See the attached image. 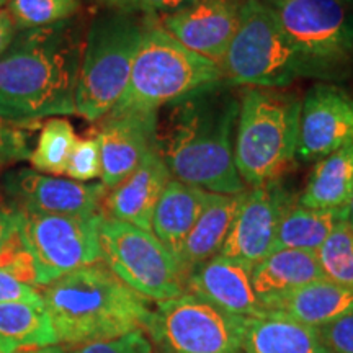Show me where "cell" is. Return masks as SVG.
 <instances>
[{
	"label": "cell",
	"mask_w": 353,
	"mask_h": 353,
	"mask_svg": "<svg viewBox=\"0 0 353 353\" xmlns=\"http://www.w3.org/2000/svg\"><path fill=\"white\" fill-rule=\"evenodd\" d=\"M77 136L74 126L64 118H51L39 132L37 148L30 154L33 170L46 175H64Z\"/></svg>",
	"instance_id": "27"
},
{
	"label": "cell",
	"mask_w": 353,
	"mask_h": 353,
	"mask_svg": "<svg viewBox=\"0 0 353 353\" xmlns=\"http://www.w3.org/2000/svg\"><path fill=\"white\" fill-rule=\"evenodd\" d=\"M0 353H17V350H15V348L2 345V343H0Z\"/></svg>",
	"instance_id": "40"
},
{
	"label": "cell",
	"mask_w": 353,
	"mask_h": 353,
	"mask_svg": "<svg viewBox=\"0 0 353 353\" xmlns=\"http://www.w3.org/2000/svg\"><path fill=\"white\" fill-rule=\"evenodd\" d=\"M170 179L165 162L154 148L121 183L108 190L103 216L151 231L154 210Z\"/></svg>",
	"instance_id": "18"
},
{
	"label": "cell",
	"mask_w": 353,
	"mask_h": 353,
	"mask_svg": "<svg viewBox=\"0 0 353 353\" xmlns=\"http://www.w3.org/2000/svg\"><path fill=\"white\" fill-rule=\"evenodd\" d=\"M99 237L101 262L143 298L161 303L185 293L179 262L152 231L103 216Z\"/></svg>",
	"instance_id": "9"
},
{
	"label": "cell",
	"mask_w": 353,
	"mask_h": 353,
	"mask_svg": "<svg viewBox=\"0 0 353 353\" xmlns=\"http://www.w3.org/2000/svg\"><path fill=\"white\" fill-rule=\"evenodd\" d=\"M317 259L327 280L353 285V223L341 221L317 250Z\"/></svg>",
	"instance_id": "30"
},
{
	"label": "cell",
	"mask_w": 353,
	"mask_h": 353,
	"mask_svg": "<svg viewBox=\"0 0 353 353\" xmlns=\"http://www.w3.org/2000/svg\"><path fill=\"white\" fill-rule=\"evenodd\" d=\"M301 56L306 77L339 81L353 68V0H265Z\"/></svg>",
	"instance_id": "8"
},
{
	"label": "cell",
	"mask_w": 353,
	"mask_h": 353,
	"mask_svg": "<svg viewBox=\"0 0 353 353\" xmlns=\"http://www.w3.org/2000/svg\"><path fill=\"white\" fill-rule=\"evenodd\" d=\"M0 303H28L44 306L41 293L34 286L17 280L7 272H0Z\"/></svg>",
	"instance_id": "36"
},
{
	"label": "cell",
	"mask_w": 353,
	"mask_h": 353,
	"mask_svg": "<svg viewBox=\"0 0 353 353\" xmlns=\"http://www.w3.org/2000/svg\"><path fill=\"white\" fill-rule=\"evenodd\" d=\"M210 192L170 179L152 214L151 231L179 259L190 231L200 218Z\"/></svg>",
	"instance_id": "21"
},
{
	"label": "cell",
	"mask_w": 353,
	"mask_h": 353,
	"mask_svg": "<svg viewBox=\"0 0 353 353\" xmlns=\"http://www.w3.org/2000/svg\"><path fill=\"white\" fill-rule=\"evenodd\" d=\"M99 2L118 13H128V15L144 13L148 17L164 13L165 17L187 7L192 0H99Z\"/></svg>",
	"instance_id": "32"
},
{
	"label": "cell",
	"mask_w": 353,
	"mask_h": 353,
	"mask_svg": "<svg viewBox=\"0 0 353 353\" xmlns=\"http://www.w3.org/2000/svg\"><path fill=\"white\" fill-rule=\"evenodd\" d=\"M347 219L350 221V223H353V195L350 198V203H348L347 206Z\"/></svg>",
	"instance_id": "39"
},
{
	"label": "cell",
	"mask_w": 353,
	"mask_h": 353,
	"mask_svg": "<svg viewBox=\"0 0 353 353\" xmlns=\"http://www.w3.org/2000/svg\"><path fill=\"white\" fill-rule=\"evenodd\" d=\"M353 195V144L319 159L298 205L314 210H347Z\"/></svg>",
	"instance_id": "23"
},
{
	"label": "cell",
	"mask_w": 353,
	"mask_h": 353,
	"mask_svg": "<svg viewBox=\"0 0 353 353\" xmlns=\"http://www.w3.org/2000/svg\"><path fill=\"white\" fill-rule=\"evenodd\" d=\"M83 41L70 20L17 32L0 56V120L25 126L76 114Z\"/></svg>",
	"instance_id": "2"
},
{
	"label": "cell",
	"mask_w": 353,
	"mask_h": 353,
	"mask_svg": "<svg viewBox=\"0 0 353 353\" xmlns=\"http://www.w3.org/2000/svg\"><path fill=\"white\" fill-rule=\"evenodd\" d=\"M353 311V285H342L327 278L314 281L272 304L268 312L283 316L311 327L332 322Z\"/></svg>",
	"instance_id": "22"
},
{
	"label": "cell",
	"mask_w": 353,
	"mask_h": 353,
	"mask_svg": "<svg viewBox=\"0 0 353 353\" xmlns=\"http://www.w3.org/2000/svg\"><path fill=\"white\" fill-rule=\"evenodd\" d=\"M247 322L185 291L157 303L145 332L154 353H245Z\"/></svg>",
	"instance_id": "10"
},
{
	"label": "cell",
	"mask_w": 353,
	"mask_h": 353,
	"mask_svg": "<svg viewBox=\"0 0 353 353\" xmlns=\"http://www.w3.org/2000/svg\"><path fill=\"white\" fill-rule=\"evenodd\" d=\"M221 82L224 81L219 64L182 46L162 28L156 17H145L130 82L112 112L157 113Z\"/></svg>",
	"instance_id": "4"
},
{
	"label": "cell",
	"mask_w": 353,
	"mask_h": 353,
	"mask_svg": "<svg viewBox=\"0 0 353 353\" xmlns=\"http://www.w3.org/2000/svg\"><path fill=\"white\" fill-rule=\"evenodd\" d=\"M159 113H108L101 118V183L112 190L121 183L156 148Z\"/></svg>",
	"instance_id": "16"
},
{
	"label": "cell",
	"mask_w": 353,
	"mask_h": 353,
	"mask_svg": "<svg viewBox=\"0 0 353 353\" xmlns=\"http://www.w3.org/2000/svg\"><path fill=\"white\" fill-rule=\"evenodd\" d=\"M352 144L353 97L329 82L312 85L301 101L296 156L319 161Z\"/></svg>",
	"instance_id": "14"
},
{
	"label": "cell",
	"mask_w": 353,
	"mask_h": 353,
	"mask_svg": "<svg viewBox=\"0 0 353 353\" xmlns=\"http://www.w3.org/2000/svg\"><path fill=\"white\" fill-rule=\"evenodd\" d=\"M291 205V195L276 180L245 190L239 213L218 255L250 267L257 265L275 249L278 226Z\"/></svg>",
	"instance_id": "13"
},
{
	"label": "cell",
	"mask_w": 353,
	"mask_h": 353,
	"mask_svg": "<svg viewBox=\"0 0 353 353\" xmlns=\"http://www.w3.org/2000/svg\"><path fill=\"white\" fill-rule=\"evenodd\" d=\"M0 343L15 350L57 345L46 307L28 303H0Z\"/></svg>",
	"instance_id": "26"
},
{
	"label": "cell",
	"mask_w": 353,
	"mask_h": 353,
	"mask_svg": "<svg viewBox=\"0 0 353 353\" xmlns=\"http://www.w3.org/2000/svg\"><path fill=\"white\" fill-rule=\"evenodd\" d=\"M347 219V210H314L296 203L290 206L278 226L275 249L317 252L334 228Z\"/></svg>",
	"instance_id": "25"
},
{
	"label": "cell",
	"mask_w": 353,
	"mask_h": 353,
	"mask_svg": "<svg viewBox=\"0 0 353 353\" xmlns=\"http://www.w3.org/2000/svg\"><path fill=\"white\" fill-rule=\"evenodd\" d=\"M81 8V0H8L10 13L17 32L43 28L70 20Z\"/></svg>",
	"instance_id": "29"
},
{
	"label": "cell",
	"mask_w": 353,
	"mask_h": 353,
	"mask_svg": "<svg viewBox=\"0 0 353 353\" xmlns=\"http://www.w3.org/2000/svg\"><path fill=\"white\" fill-rule=\"evenodd\" d=\"M239 8L241 0H192L159 23L182 46L221 64L239 25Z\"/></svg>",
	"instance_id": "15"
},
{
	"label": "cell",
	"mask_w": 353,
	"mask_h": 353,
	"mask_svg": "<svg viewBox=\"0 0 353 353\" xmlns=\"http://www.w3.org/2000/svg\"><path fill=\"white\" fill-rule=\"evenodd\" d=\"M219 68L228 85L278 88L306 77L301 56L265 0H241L239 25Z\"/></svg>",
	"instance_id": "7"
},
{
	"label": "cell",
	"mask_w": 353,
	"mask_h": 353,
	"mask_svg": "<svg viewBox=\"0 0 353 353\" xmlns=\"http://www.w3.org/2000/svg\"><path fill=\"white\" fill-rule=\"evenodd\" d=\"M244 195L245 192L236 193V195L210 192L205 208L200 218L196 219L195 226L190 231L182 252L176 259L185 280L196 267L221 252L234 219L244 201Z\"/></svg>",
	"instance_id": "20"
},
{
	"label": "cell",
	"mask_w": 353,
	"mask_h": 353,
	"mask_svg": "<svg viewBox=\"0 0 353 353\" xmlns=\"http://www.w3.org/2000/svg\"><path fill=\"white\" fill-rule=\"evenodd\" d=\"M57 343L82 347L148 329L149 299L123 283L103 262L57 278L41 291Z\"/></svg>",
	"instance_id": "3"
},
{
	"label": "cell",
	"mask_w": 353,
	"mask_h": 353,
	"mask_svg": "<svg viewBox=\"0 0 353 353\" xmlns=\"http://www.w3.org/2000/svg\"><path fill=\"white\" fill-rule=\"evenodd\" d=\"M145 17L112 12L88 30L76 87V114L94 123L105 118L125 94L143 38Z\"/></svg>",
	"instance_id": "6"
},
{
	"label": "cell",
	"mask_w": 353,
	"mask_h": 353,
	"mask_svg": "<svg viewBox=\"0 0 353 353\" xmlns=\"http://www.w3.org/2000/svg\"><path fill=\"white\" fill-rule=\"evenodd\" d=\"M17 28L7 8H0V56L7 50V46L15 37Z\"/></svg>",
	"instance_id": "37"
},
{
	"label": "cell",
	"mask_w": 353,
	"mask_h": 353,
	"mask_svg": "<svg viewBox=\"0 0 353 353\" xmlns=\"http://www.w3.org/2000/svg\"><path fill=\"white\" fill-rule=\"evenodd\" d=\"M72 353H154L152 343L144 330H136L108 342L88 343V345L76 347Z\"/></svg>",
	"instance_id": "34"
},
{
	"label": "cell",
	"mask_w": 353,
	"mask_h": 353,
	"mask_svg": "<svg viewBox=\"0 0 353 353\" xmlns=\"http://www.w3.org/2000/svg\"><path fill=\"white\" fill-rule=\"evenodd\" d=\"M185 291L229 314L247 319L270 316L254 291L252 267L224 255H216L190 273Z\"/></svg>",
	"instance_id": "17"
},
{
	"label": "cell",
	"mask_w": 353,
	"mask_h": 353,
	"mask_svg": "<svg viewBox=\"0 0 353 353\" xmlns=\"http://www.w3.org/2000/svg\"><path fill=\"white\" fill-rule=\"evenodd\" d=\"M20 213V231L37 267L38 286L101 262L99 229L103 214L56 216Z\"/></svg>",
	"instance_id": "11"
},
{
	"label": "cell",
	"mask_w": 353,
	"mask_h": 353,
	"mask_svg": "<svg viewBox=\"0 0 353 353\" xmlns=\"http://www.w3.org/2000/svg\"><path fill=\"white\" fill-rule=\"evenodd\" d=\"M2 188L10 208L32 214H103L108 190L103 183H82L33 169H17L3 175Z\"/></svg>",
	"instance_id": "12"
},
{
	"label": "cell",
	"mask_w": 353,
	"mask_h": 353,
	"mask_svg": "<svg viewBox=\"0 0 353 353\" xmlns=\"http://www.w3.org/2000/svg\"><path fill=\"white\" fill-rule=\"evenodd\" d=\"M245 353H330L317 337L316 327L283 316L249 319Z\"/></svg>",
	"instance_id": "24"
},
{
	"label": "cell",
	"mask_w": 353,
	"mask_h": 353,
	"mask_svg": "<svg viewBox=\"0 0 353 353\" xmlns=\"http://www.w3.org/2000/svg\"><path fill=\"white\" fill-rule=\"evenodd\" d=\"M100 143L97 134L82 139L77 138L64 175H68L70 180H76V182L88 183L90 180L100 179Z\"/></svg>",
	"instance_id": "31"
},
{
	"label": "cell",
	"mask_w": 353,
	"mask_h": 353,
	"mask_svg": "<svg viewBox=\"0 0 353 353\" xmlns=\"http://www.w3.org/2000/svg\"><path fill=\"white\" fill-rule=\"evenodd\" d=\"M0 272L10 273L34 288L38 286L37 267L21 239L20 213L13 208H0Z\"/></svg>",
	"instance_id": "28"
},
{
	"label": "cell",
	"mask_w": 353,
	"mask_h": 353,
	"mask_svg": "<svg viewBox=\"0 0 353 353\" xmlns=\"http://www.w3.org/2000/svg\"><path fill=\"white\" fill-rule=\"evenodd\" d=\"M301 100L278 88L250 87L239 105L234 162L245 187L276 180L298 152Z\"/></svg>",
	"instance_id": "5"
},
{
	"label": "cell",
	"mask_w": 353,
	"mask_h": 353,
	"mask_svg": "<svg viewBox=\"0 0 353 353\" xmlns=\"http://www.w3.org/2000/svg\"><path fill=\"white\" fill-rule=\"evenodd\" d=\"M316 330L322 345L330 353H353V311Z\"/></svg>",
	"instance_id": "33"
},
{
	"label": "cell",
	"mask_w": 353,
	"mask_h": 353,
	"mask_svg": "<svg viewBox=\"0 0 353 353\" xmlns=\"http://www.w3.org/2000/svg\"><path fill=\"white\" fill-rule=\"evenodd\" d=\"M239 105L231 85L221 82L165 107L157 120L156 149L172 179L211 193L245 192L234 162Z\"/></svg>",
	"instance_id": "1"
},
{
	"label": "cell",
	"mask_w": 353,
	"mask_h": 353,
	"mask_svg": "<svg viewBox=\"0 0 353 353\" xmlns=\"http://www.w3.org/2000/svg\"><path fill=\"white\" fill-rule=\"evenodd\" d=\"M17 353H65V350L57 345H51L43 348H32V350H17Z\"/></svg>",
	"instance_id": "38"
},
{
	"label": "cell",
	"mask_w": 353,
	"mask_h": 353,
	"mask_svg": "<svg viewBox=\"0 0 353 353\" xmlns=\"http://www.w3.org/2000/svg\"><path fill=\"white\" fill-rule=\"evenodd\" d=\"M324 278L317 252L309 250L276 249L252 267L254 291L267 311L280 299Z\"/></svg>",
	"instance_id": "19"
},
{
	"label": "cell",
	"mask_w": 353,
	"mask_h": 353,
	"mask_svg": "<svg viewBox=\"0 0 353 353\" xmlns=\"http://www.w3.org/2000/svg\"><path fill=\"white\" fill-rule=\"evenodd\" d=\"M30 154L32 149L28 144V134L0 120V165L26 161L30 159Z\"/></svg>",
	"instance_id": "35"
},
{
	"label": "cell",
	"mask_w": 353,
	"mask_h": 353,
	"mask_svg": "<svg viewBox=\"0 0 353 353\" xmlns=\"http://www.w3.org/2000/svg\"><path fill=\"white\" fill-rule=\"evenodd\" d=\"M7 2H8V0H0V7H2L3 3H7Z\"/></svg>",
	"instance_id": "41"
}]
</instances>
